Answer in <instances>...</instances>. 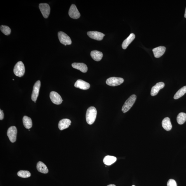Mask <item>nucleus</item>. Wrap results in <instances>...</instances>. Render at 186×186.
Instances as JSON below:
<instances>
[{"mask_svg":"<svg viewBox=\"0 0 186 186\" xmlns=\"http://www.w3.org/2000/svg\"><path fill=\"white\" fill-rule=\"evenodd\" d=\"M74 86L80 89L86 90L90 88V86L89 83L82 80L79 79L77 80L75 83Z\"/></svg>","mask_w":186,"mask_h":186,"instance_id":"12","label":"nucleus"},{"mask_svg":"<svg viewBox=\"0 0 186 186\" xmlns=\"http://www.w3.org/2000/svg\"><path fill=\"white\" fill-rule=\"evenodd\" d=\"M90 55L94 60L95 61H100L101 60L103 57V53L102 52L97 50H93L90 53Z\"/></svg>","mask_w":186,"mask_h":186,"instance_id":"18","label":"nucleus"},{"mask_svg":"<svg viewBox=\"0 0 186 186\" xmlns=\"http://www.w3.org/2000/svg\"><path fill=\"white\" fill-rule=\"evenodd\" d=\"M17 175L21 178H27L30 177L31 174L28 171L20 170L17 173Z\"/></svg>","mask_w":186,"mask_h":186,"instance_id":"25","label":"nucleus"},{"mask_svg":"<svg viewBox=\"0 0 186 186\" xmlns=\"http://www.w3.org/2000/svg\"><path fill=\"white\" fill-rule=\"evenodd\" d=\"M39 8L43 17L45 18H47L50 11L49 5L46 3H41L39 5Z\"/></svg>","mask_w":186,"mask_h":186,"instance_id":"7","label":"nucleus"},{"mask_svg":"<svg viewBox=\"0 0 186 186\" xmlns=\"http://www.w3.org/2000/svg\"><path fill=\"white\" fill-rule=\"evenodd\" d=\"M162 126L163 128L166 131H169L171 129L172 126L170 118L166 117L162 120Z\"/></svg>","mask_w":186,"mask_h":186,"instance_id":"19","label":"nucleus"},{"mask_svg":"<svg viewBox=\"0 0 186 186\" xmlns=\"http://www.w3.org/2000/svg\"><path fill=\"white\" fill-rule=\"evenodd\" d=\"M135 38V34L133 33L130 34L129 37L123 41L122 47L123 49H126L129 45L131 43Z\"/></svg>","mask_w":186,"mask_h":186,"instance_id":"17","label":"nucleus"},{"mask_svg":"<svg viewBox=\"0 0 186 186\" xmlns=\"http://www.w3.org/2000/svg\"><path fill=\"white\" fill-rule=\"evenodd\" d=\"M23 123L24 126L27 129H29L32 126V120L30 118L24 116L23 118Z\"/></svg>","mask_w":186,"mask_h":186,"instance_id":"22","label":"nucleus"},{"mask_svg":"<svg viewBox=\"0 0 186 186\" xmlns=\"http://www.w3.org/2000/svg\"><path fill=\"white\" fill-rule=\"evenodd\" d=\"M186 121V114L185 113H180L177 117V121L178 124H182L185 122Z\"/></svg>","mask_w":186,"mask_h":186,"instance_id":"23","label":"nucleus"},{"mask_svg":"<svg viewBox=\"0 0 186 186\" xmlns=\"http://www.w3.org/2000/svg\"><path fill=\"white\" fill-rule=\"evenodd\" d=\"M50 97L51 101L55 105H60L63 101L60 95L55 91H52L50 93Z\"/></svg>","mask_w":186,"mask_h":186,"instance_id":"9","label":"nucleus"},{"mask_svg":"<svg viewBox=\"0 0 186 186\" xmlns=\"http://www.w3.org/2000/svg\"><path fill=\"white\" fill-rule=\"evenodd\" d=\"M167 186H177L176 182L174 180L171 179L167 182Z\"/></svg>","mask_w":186,"mask_h":186,"instance_id":"27","label":"nucleus"},{"mask_svg":"<svg viewBox=\"0 0 186 186\" xmlns=\"http://www.w3.org/2000/svg\"><path fill=\"white\" fill-rule=\"evenodd\" d=\"M123 78L119 77H112L107 80V84L111 86H116L120 85L124 82Z\"/></svg>","mask_w":186,"mask_h":186,"instance_id":"5","label":"nucleus"},{"mask_svg":"<svg viewBox=\"0 0 186 186\" xmlns=\"http://www.w3.org/2000/svg\"><path fill=\"white\" fill-rule=\"evenodd\" d=\"M165 84L164 83H158L153 86L151 89V95L152 96H155L158 94L160 90L164 87Z\"/></svg>","mask_w":186,"mask_h":186,"instance_id":"13","label":"nucleus"},{"mask_svg":"<svg viewBox=\"0 0 186 186\" xmlns=\"http://www.w3.org/2000/svg\"><path fill=\"white\" fill-rule=\"evenodd\" d=\"M73 68L78 69L83 73H86L88 71V67L86 64L83 63H74L72 64Z\"/></svg>","mask_w":186,"mask_h":186,"instance_id":"16","label":"nucleus"},{"mask_svg":"<svg viewBox=\"0 0 186 186\" xmlns=\"http://www.w3.org/2000/svg\"><path fill=\"white\" fill-rule=\"evenodd\" d=\"M185 18H186V8L185 9Z\"/></svg>","mask_w":186,"mask_h":186,"instance_id":"30","label":"nucleus"},{"mask_svg":"<svg viewBox=\"0 0 186 186\" xmlns=\"http://www.w3.org/2000/svg\"><path fill=\"white\" fill-rule=\"evenodd\" d=\"M17 133L16 127L13 126H10L7 132V135L10 142L12 143H14L16 141Z\"/></svg>","mask_w":186,"mask_h":186,"instance_id":"6","label":"nucleus"},{"mask_svg":"<svg viewBox=\"0 0 186 186\" xmlns=\"http://www.w3.org/2000/svg\"><path fill=\"white\" fill-rule=\"evenodd\" d=\"M34 103H36V101H34Z\"/></svg>","mask_w":186,"mask_h":186,"instance_id":"31","label":"nucleus"},{"mask_svg":"<svg viewBox=\"0 0 186 186\" xmlns=\"http://www.w3.org/2000/svg\"><path fill=\"white\" fill-rule=\"evenodd\" d=\"M37 168L38 171L43 174H47L48 172V170L46 165L41 161L38 162L37 163Z\"/></svg>","mask_w":186,"mask_h":186,"instance_id":"20","label":"nucleus"},{"mask_svg":"<svg viewBox=\"0 0 186 186\" xmlns=\"http://www.w3.org/2000/svg\"><path fill=\"white\" fill-rule=\"evenodd\" d=\"M0 29L1 32L5 35H9L11 33V29L8 26L1 25L0 27Z\"/></svg>","mask_w":186,"mask_h":186,"instance_id":"26","label":"nucleus"},{"mask_svg":"<svg viewBox=\"0 0 186 186\" xmlns=\"http://www.w3.org/2000/svg\"><path fill=\"white\" fill-rule=\"evenodd\" d=\"M116 158L115 156H107L104 158L103 162L105 164L107 165V166H110L116 162Z\"/></svg>","mask_w":186,"mask_h":186,"instance_id":"21","label":"nucleus"},{"mask_svg":"<svg viewBox=\"0 0 186 186\" xmlns=\"http://www.w3.org/2000/svg\"><path fill=\"white\" fill-rule=\"evenodd\" d=\"M41 86V81L38 80L34 84L32 95V99L34 101H36L39 95L40 87Z\"/></svg>","mask_w":186,"mask_h":186,"instance_id":"8","label":"nucleus"},{"mask_svg":"<svg viewBox=\"0 0 186 186\" xmlns=\"http://www.w3.org/2000/svg\"><path fill=\"white\" fill-rule=\"evenodd\" d=\"M4 118V114L3 112V111L1 110V109L0 110V120H2Z\"/></svg>","mask_w":186,"mask_h":186,"instance_id":"28","label":"nucleus"},{"mask_svg":"<svg viewBox=\"0 0 186 186\" xmlns=\"http://www.w3.org/2000/svg\"><path fill=\"white\" fill-rule=\"evenodd\" d=\"M97 111L94 107L89 108L87 110L86 114V120L88 124L91 125L95 122L96 119Z\"/></svg>","mask_w":186,"mask_h":186,"instance_id":"1","label":"nucleus"},{"mask_svg":"<svg viewBox=\"0 0 186 186\" xmlns=\"http://www.w3.org/2000/svg\"><path fill=\"white\" fill-rule=\"evenodd\" d=\"M132 186H135V185H133Z\"/></svg>","mask_w":186,"mask_h":186,"instance_id":"32","label":"nucleus"},{"mask_svg":"<svg viewBox=\"0 0 186 186\" xmlns=\"http://www.w3.org/2000/svg\"><path fill=\"white\" fill-rule=\"evenodd\" d=\"M71 121L68 119H64L59 122L58 128L60 130H62L68 128L71 125Z\"/></svg>","mask_w":186,"mask_h":186,"instance_id":"15","label":"nucleus"},{"mask_svg":"<svg viewBox=\"0 0 186 186\" xmlns=\"http://www.w3.org/2000/svg\"><path fill=\"white\" fill-rule=\"evenodd\" d=\"M58 37L60 43L65 46L72 44V41L70 37L65 32H59Z\"/></svg>","mask_w":186,"mask_h":186,"instance_id":"4","label":"nucleus"},{"mask_svg":"<svg viewBox=\"0 0 186 186\" xmlns=\"http://www.w3.org/2000/svg\"><path fill=\"white\" fill-rule=\"evenodd\" d=\"M166 50V48L164 46H159L153 49L152 51L154 56L156 58H159L164 54Z\"/></svg>","mask_w":186,"mask_h":186,"instance_id":"14","label":"nucleus"},{"mask_svg":"<svg viewBox=\"0 0 186 186\" xmlns=\"http://www.w3.org/2000/svg\"><path fill=\"white\" fill-rule=\"evenodd\" d=\"M136 99L137 96L135 95H132L126 101L123 106L122 111L123 113H126L130 110L135 103Z\"/></svg>","mask_w":186,"mask_h":186,"instance_id":"2","label":"nucleus"},{"mask_svg":"<svg viewBox=\"0 0 186 186\" xmlns=\"http://www.w3.org/2000/svg\"><path fill=\"white\" fill-rule=\"evenodd\" d=\"M14 72L16 76L21 77L24 76L25 72V67L22 62H19L16 64L14 69Z\"/></svg>","mask_w":186,"mask_h":186,"instance_id":"3","label":"nucleus"},{"mask_svg":"<svg viewBox=\"0 0 186 186\" xmlns=\"http://www.w3.org/2000/svg\"><path fill=\"white\" fill-rule=\"evenodd\" d=\"M89 37L92 39L100 41L103 39L104 36H105L102 33L97 31H90L87 32Z\"/></svg>","mask_w":186,"mask_h":186,"instance_id":"11","label":"nucleus"},{"mask_svg":"<svg viewBox=\"0 0 186 186\" xmlns=\"http://www.w3.org/2000/svg\"><path fill=\"white\" fill-rule=\"evenodd\" d=\"M186 93V86H184L177 91L174 97L175 99H177L183 96Z\"/></svg>","mask_w":186,"mask_h":186,"instance_id":"24","label":"nucleus"},{"mask_svg":"<svg viewBox=\"0 0 186 186\" xmlns=\"http://www.w3.org/2000/svg\"><path fill=\"white\" fill-rule=\"evenodd\" d=\"M107 186H116L114 185H113V184H111V185H109Z\"/></svg>","mask_w":186,"mask_h":186,"instance_id":"29","label":"nucleus"},{"mask_svg":"<svg viewBox=\"0 0 186 186\" xmlns=\"http://www.w3.org/2000/svg\"><path fill=\"white\" fill-rule=\"evenodd\" d=\"M69 15L71 18L74 19H77L80 16V14L75 5H71L69 11Z\"/></svg>","mask_w":186,"mask_h":186,"instance_id":"10","label":"nucleus"}]
</instances>
